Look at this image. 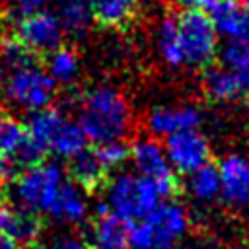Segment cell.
Masks as SVG:
<instances>
[{"mask_svg":"<svg viewBox=\"0 0 249 249\" xmlns=\"http://www.w3.org/2000/svg\"><path fill=\"white\" fill-rule=\"evenodd\" d=\"M78 124L91 144L123 142L132 128V111L119 89L99 86L82 95Z\"/></svg>","mask_w":249,"mask_h":249,"instance_id":"1","label":"cell"},{"mask_svg":"<svg viewBox=\"0 0 249 249\" xmlns=\"http://www.w3.org/2000/svg\"><path fill=\"white\" fill-rule=\"evenodd\" d=\"M177 41L183 64L208 68L218 54V31L204 10H181L175 14Z\"/></svg>","mask_w":249,"mask_h":249,"instance_id":"2","label":"cell"},{"mask_svg":"<svg viewBox=\"0 0 249 249\" xmlns=\"http://www.w3.org/2000/svg\"><path fill=\"white\" fill-rule=\"evenodd\" d=\"M107 208L119 218L130 222H140L150 216L161 202V195L156 185L140 175L123 173L111 179L105 187Z\"/></svg>","mask_w":249,"mask_h":249,"instance_id":"3","label":"cell"},{"mask_svg":"<svg viewBox=\"0 0 249 249\" xmlns=\"http://www.w3.org/2000/svg\"><path fill=\"white\" fill-rule=\"evenodd\" d=\"M130 160H132L138 175L152 181L163 200H169L175 195H179L181 183L177 179V173L173 171V167L165 156V150L154 138L136 140L130 146Z\"/></svg>","mask_w":249,"mask_h":249,"instance_id":"4","label":"cell"},{"mask_svg":"<svg viewBox=\"0 0 249 249\" xmlns=\"http://www.w3.org/2000/svg\"><path fill=\"white\" fill-rule=\"evenodd\" d=\"M62 171L53 163H43L39 167L18 173L14 179V196L23 210L47 212L58 187L62 185Z\"/></svg>","mask_w":249,"mask_h":249,"instance_id":"5","label":"cell"},{"mask_svg":"<svg viewBox=\"0 0 249 249\" xmlns=\"http://www.w3.org/2000/svg\"><path fill=\"white\" fill-rule=\"evenodd\" d=\"M6 93L18 107L41 111L53 101L56 93V82L41 66L21 68L10 74Z\"/></svg>","mask_w":249,"mask_h":249,"instance_id":"6","label":"cell"},{"mask_svg":"<svg viewBox=\"0 0 249 249\" xmlns=\"http://www.w3.org/2000/svg\"><path fill=\"white\" fill-rule=\"evenodd\" d=\"M10 31L18 35L33 51H37L43 58L45 54H49L51 51L62 45V27L56 16L43 10L12 19Z\"/></svg>","mask_w":249,"mask_h":249,"instance_id":"7","label":"cell"},{"mask_svg":"<svg viewBox=\"0 0 249 249\" xmlns=\"http://www.w3.org/2000/svg\"><path fill=\"white\" fill-rule=\"evenodd\" d=\"M165 156L175 173L191 175L206 163H212L208 140L196 130H185L165 138Z\"/></svg>","mask_w":249,"mask_h":249,"instance_id":"8","label":"cell"},{"mask_svg":"<svg viewBox=\"0 0 249 249\" xmlns=\"http://www.w3.org/2000/svg\"><path fill=\"white\" fill-rule=\"evenodd\" d=\"M204 91L212 101H249V70L208 66L202 80Z\"/></svg>","mask_w":249,"mask_h":249,"instance_id":"9","label":"cell"},{"mask_svg":"<svg viewBox=\"0 0 249 249\" xmlns=\"http://www.w3.org/2000/svg\"><path fill=\"white\" fill-rule=\"evenodd\" d=\"M128 237L130 224L113 214L107 204L101 202L89 224V249H128Z\"/></svg>","mask_w":249,"mask_h":249,"instance_id":"10","label":"cell"},{"mask_svg":"<svg viewBox=\"0 0 249 249\" xmlns=\"http://www.w3.org/2000/svg\"><path fill=\"white\" fill-rule=\"evenodd\" d=\"M218 35L228 41L249 43V0H218L210 8Z\"/></svg>","mask_w":249,"mask_h":249,"instance_id":"11","label":"cell"},{"mask_svg":"<svg viewBox=\"0 0 249 249\" xmlns=\"http://www.w3.org/2000/svg\"><path fill=\"white\" fill-rule=\"evenodd\" d=\"M68 175L72 183L88 195L103 191L111 181V171L103 165L93 146L84 148L68 160Z\"/></svg>","mask_w":249,"mask_h":249,"instance_id":"12","label":"cell"},{"mask_svg":"<svg viewBox=\"0 0 249 249\" xmlns=\"http://www.w3.org/2000/svg\"><path fill=\"white\" fill-rule=\"evenodd\" d=\"M220 171V195L235 206L249 204V158L226 156L218 163Z\"/></svg>","mask_w":249,"mask_h":249,"instance_id":"13","label":"cell"},{"mask_svg":"<svg viewBox=\"0 0 249 249\" xmlns=\"http://www.w3.org/2000/svg\"><path fill=\"white\" fill-rule=\"evenodd\" d=\"M200 124V113L193 105H167L156 107L148 115V128L156 136H173L185 130H196Z\"/></svg>","mask_w":249,"mask_h":249,"instance_id":"14","label":"cell"},{"mask_svg":"<svg viewBox=\"0 0 249 249\" xmlns=\"http://www.w3.org/2000/svg\"><path fill=\"white\" fill-rule=\"evenodd\" d=\"M93 4V21L107 31H124L128 29L136 16L140 0H91Z\"/></svg>","mask_w":249,"mask_h":249,"instance_id":"15","label":"cell"},{"mask_svg":"<svg viewBox=\"0 0 249 249\" xmlns=\"http://www.w3.org/2000/svg\"><path fill=\"white\" fill-rule=\"evenodd\" d=\"M86 212H88V204L80 189L72 181H62L45 214H49L56 222L76 224L86 216Z\"/></svg>","mask_w":249,"mask_h":249,"instance_id":"16","label":"cell"},{"mask_svg":"<svg viewBox=\"0 0 249 249\" xmlns=\"http://www.w3.org/2000/svg\"><path fill=\"white\" fill-rule=\"evenodd\" d=\"M0 58L6 62V66L12 68V72L21 70V68L41 66V60H43V56L37 51H33L29 45H25L10 29L4 31L0 37Z\"/></svg>","mask_w":249,"mask_h":249,"instance_id":"17","label":"cell"},{"mask_svg":"<svg viewBox=\"0 0 249 249\" xmlns=\"http://www.w3.org/2000/svg\"><path fill=\"white\" fill-rule=\"evenodd\" d=\"M144 220H148L154 228H158L163 235H167L169 239L177 241L185 230H187V224H189V218H187V212L183 206H179L177 202H169V200H163L150 216H146Z\"/></svg>","mask_w":249,"mask_h":249,"instance_id":"18","label":"cell"},{"mask_svg":"<svg viewBox=\"0 0 249 249\" xmlns=\"http://www.w3.org/2000/svg\"><path fill=\"white\" fill-rule=\"evenodd\" d=\"M56 19L62 31L82 35L93 21V4L91 0H58Z\"/></svg>","mask_w":249,"mask_h":249,"instance_id":"19","label":"cell"},{"mask_svg":"<svg viewBox=\"0 0 249 249\" xmlns=\"http://www.w3.org/2000/svg\"><path fill=\"white\" fill-rule=\"evenodd\" d=\"M86 140L88 138H86L84 130L80 128V124L70 119H64L49 142V152L70 160L72 156H76L78 152H82L86 148Z\"/></svg>","mask_w":249,"mask_h":249,"instance_id":"20","label":"cell"},{"mask_svg":"<svg viewBox=\"0 0 249 249\" xmlns=\"http://www.w3.org/2000/svg\"><path fill=\"white\" fill-rule=\"evenodd\" d=\"M45 66L54 82H72L78 72V54L70 45H60L49 54H45Z\"/></svg>","mask_w":249,"mask_h":249,"instance_id":"21","label":"cell"},{"mask_svg":"<svg viewBox=\"0 0 249 249\" xmlns=\"http://www.w3.org/2000/svg\"><path fill=\"white\" fill-rule=\"evenodd\" d=\"M173 247L175 241L163 235L148 220H140L130 226L128 249H173Z\"/></svg>","mask_w":249,"mask_h":249,"instance_id":"22","label":"cell"},{"mask_svg":"<svg viewBox=\"0 0 249 249\" xmlns=\"http://www.w3.org/2000/svg\"><path fill=\"white\" fill-rule=\"evenodd\" d=\"M189 191L193 193V196L200 198V200H210L214 196L220 195V171L216 163H206L200 169L193 171L189 175V183H187Z\"/></svg>","mask_w":249,"mask_h":249,"instance_id":"23","label":"cell"},{"mask_svg":"<svg viewBox=\"0 0 249 249\" xmlns=\"http://www.w3.org/2000/svg\"><path fill=\"white\" fill-rule=\"evenodd\" d=\"M27 136V128L23 123L14 119L12 115H0V160L6 161L18 152Z\"/></svg>","mask_w":249,"mask_h":249,"instance_id":"24","label":"cell"},{"mask_svg":"<svg viewBox=\"0 0 249 249\" xmlns=\"http://www.w3.org/2000/svg\"><path fill=\"white\" fill-rule=\"evenodd\" d=\"M41 233H43V220L39 218V214L29 212V210H16L12 237L16 239L18 245L35 247Z\"/></svg>","mask_w":249,"mask_h":249,"instance_id":"25","label":"cell"},{"mask_svg":"<svg viewBox=\"0 0 249 249\" xmlns=\"http://www.w3.org/2000/svg\"><path fill=\"white\" fill-rule=\"evenodd\" d=\"M158 49L165 64L169 66H183L179 41H177V27H175V14L163 18L160 31H158Z\"/></svg>","mask_w":249,"mask_h":249,"instance_id":"26","label":"cell"},{"mask_svg":"<svg viewBox=\"0 0 249 249\" xmlns=\"http://www.w3.org/2000/svg\"><path fill=\"white\" fill-rule=\"evenodd\" d=\"M91 146L95 148L99 160L109 171L121 167L130 158V146H126L124 142H107V144H91Z\"/></svg>","mask_w":249,"mask_h":249,"instance_id":"27","label":"cell"},{"mask_svg":"<svg viewBox=\"0 0 249 249\" xmlns=\"http://www.w3.org/2000/svg\"><path fill=\"white\" fill-rule=\"evenodd\" d=\"M222 66L231 70H249V43L228 41L220 53Z\"/></svg>","mask_w":249,"mask_h":249,"instance_id":"28","label":"cell"},{"mask_svg":"<svg viewBox=\"0 0 249 249\" xmlns=\"http://www.w3.org/2000/svg\"><path fill=\"white\" fill-rule=\"evenodd\" d=\"M10 2H12L10 16H14L12 19H16V18H21V16H27V14H33V12H39L47 0H10Z\"/></svg>","mask_w":249,"mask_h":249,"instance_id":"29","label":"cell"},{"mask_svg":"<svg viewBox=\"0 0 249 249\" xmlns=\"http://www.w3.org/2000/svg\"><path fill=\"white\" fill-rule=\"evenodd\" d=\"M14 218H16V210L10 208L8 204L0 202V235H10L12 237Z\"/></svg>","mask_w":249,"mask_h":249,"instance_id":"30","label":"cell"},{"mask_svg":"<svg viewBox=\"0 0 249 249\" xmlns=\"http://www.w3.org/2000/svg\"><path fill=\"white\" fill-rule=\"evenodd\" d=\"M49 249H89V245L84 241V239H78V237H70V235H62V237H56Z\"/></svg>","mask_w":249,"mask_h":249,"instance_id":"31","label":"cell"},{"mask_svg":"<svg viewBox=\"0 0 249 249\" xmlns=\"http://www.w3.org/2000/svg\"><path fill=\"white\" fill-rule=\"evenodd\" d=\"M177 4H181L185 10H210L218 0H175Z\"/></svg>","mask_w":249,"mask_h":249,"instance_id":"32","label":"cell"},{"mask_svg":"<svg viewBox=\"0 0 249 249\" xmlns=\"http://www.w3.org/2000/svg\"><path fill=\"white\" fill-rule=\"evenodd\" d=\"M19 245L16 243L14 237L10 235H0V249H18Z\"/></svg>","mask_w":249,"mask_h":249,"instance_id":"33","label":"cell"},{"mask_svg":"<svg viewBox=\"0 0 249 249\" xmlns=\"http://www.w3.org/2000/svg\"><path fill=\"white\" fill-rule=\"evenodd\" d=\"M8 175H12V173H10L8 165H6V161H4V160H0V181H4Z\"/></svg>","mask_w":249,"mask_h":249,"instance_id":"34","label":"cell"},{"mask_svg":"<svg viewBox=\"0 0 249 249\" xmlns=\"http://www.w3.org/2000/svg\"><path fill=\"white\" fill-rule=\"evenodd\" d=\"M0 88H2V68H0Z\"/></svg>","mask_w":249,"mask_h":249,"instance_id":"35","label":"cell"},{"mask_svg":"<svg viewBox=\"0 0 249 249\" xmlns=\"http://www.w3.org/2000/svg\"><path fill=\"white\" fill-rule=\"evenodd\" d=\"M25 249H37V247H25Z\"/></svg>","mask_w":249,"mask_h":249,"instance_id":"36","label":"cell"}]
</instances>
